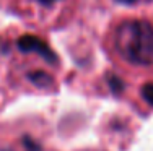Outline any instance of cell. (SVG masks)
Instances as JSON below:
<instances>
[{
    "label": "cell",
    "instance_id": "cell-1",
    "mask_svg": "<svg viewBox=\"0 0 153 151\" xmlns=\"http://www.w3.org/2000/svg\"><path fill=\"white\" fill-rule=\"evenodd\" d=\"M114 47L135 65H153V26L145 20H129L117 26Z\"/></svg>",
    "mask_w": 153,
    "mask_h": 151
},
{
    "label": "cell",
    "instance_id": "cell-2",
    "mask_svg": "<svg viewBox=\"0 0 153 151\" xmlns=\"http://www.w3.org/2000/svg\"><path fill=\"white\" fill-rule=\"evenodd\" d=\"M18 49L21 52H38L41 57H44L47 62H52L56 63L57 59H56V54L52 52L47 44L42 39L36 38V36H31V34H25L18 39Z\"/></svg>",
    "mask_w": 153,
    "mask_h": 151
},
{
    "label": "cell",
    "instance_id": "cell-3",
    "mask_svg": "<svg viewBox=\"0 0 153 151\" xmlns=\"http://www.w3.org/2000/svg\"><path fill=\"white\" fill-rule=\"evenodd\" d=\"M28 78H30L34 85L41 86V88H46V86L52 85V77H51L49 73H46V71H41V70L30 73V75H28Z\"/></svg>",
    "mask_w": 153,
    "mask_h": 151
},
{
    "label": "cell",
    "instance_id": "cell-4",
    "mask_svg": "<svg viewBox=\"0 0 153 151\" xmlns=\"http://www.w3.org/2000/svg\"><path fill=\"white\" fill-rule=\"evenodd\" d=\"M142 98L147 101L150 106H153V81L152 83H147L142 88Z\"/></svg>",
    "mask_w": 153,
    "mask_h": 151
},
{
    "label": "cell",
    "instance_id": "cell-5",
    "mask_svg": "<svg viewBox=\"0 0 153 151\" xmlns=\"http://www.w3.org/2000/svg\"><path fill=\"white\" fill-rule=\"evenodd\" d=\"M109 86H111V89L114 93H121L122 88H124V83L117 77H109Z\"/></svg>",
    "mask_w": 153,
    "mask_h": 151
},
{
    "label": "cell",
    "instance_id": "cell-6",
    "mask_svg": "<svg viewBox=\"0 0 153 151\" xmlns=\"http://www.w3.org/2000/svg\"><path fill=\"white\" fill-rule=\"evenodd\" d=\"M23 141H25V146L28 148V151H41V150H39V145H38V143H34L31 138H25Z\"/></svg>",
    "mask_w": 153,
    "mask_h": 151
},
{
    "label": "cell",
    "instance_id": "cell-7",
    "mask_svg": "<svg viewBox=\"0 0 153 151\" xmlns=\"http://www.w3.org/2000/svg\"><path fill=\"white\" fill-rule=\"evenodd\" d=\"M39 3H42V5H52V3L59 2V0H38Z\"/></svg>",
    "mask_w": 153,
    "mask_h": 151
},
{
    "label": "cell",
    "instance_id": "cell-8",
    "mask_svg": "<svg viewBox=\"0 0 153 151\" xmlns=\"http://www.w3.org/2000/svg\"><path fill=\"white\" fill-rule=\"evenodd\" d=\"M117 2H121V3H127V5H129V3H134V2H137V0H117Z\"/></svg>",
    "mask_w": 153,
    "mask_h": 151
}]
</instances>
